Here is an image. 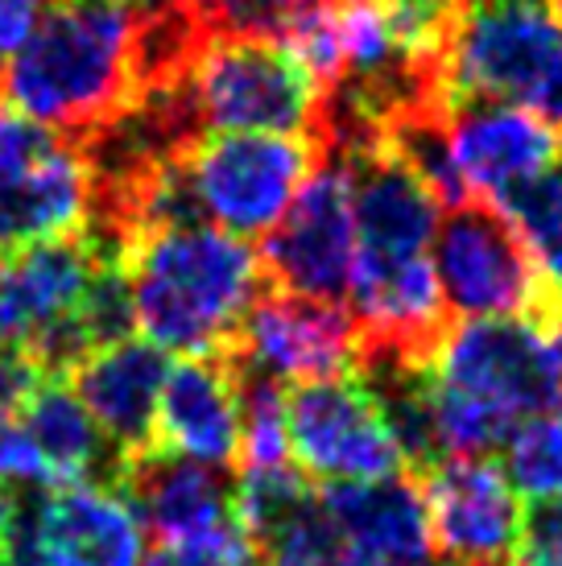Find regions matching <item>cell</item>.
<instances>
[{
	"mask_svg": "<svg viewBox=\"0 0 562 566\" xmlns=\"http://www.w3.org/2000/svg\"><path fill=\"white\" fill-rule=\"evenodd\" d=\"M137 4L54 0L0 63V104L71 142H92L137 104Z\"/></svg>",
	"mask_w": 562,
	"mask_h": 566,
	"instance_id": "6da1fadb",
	"label": "cell"
},
{
	"mask_svg": "<svg viewBox=\"0 0 562 566\" xmlns=\"http://www.w3.org/2000/svg\"><path fill=\"white\" fill-rule=\"evenodd\" d=\"M121 265L140 339L174 356H232L240 323L266 290L249 240L216 223H157L125 240Z\"/></svg>",
	"mask_w": 562,
	"mask_h": 566,
	"instance_id": "7a4b0ae2",
	"label": "cell"
},
{
	"mask_svg": "<svg viewBox=\"0 0 562 566\" xmlns=\"http://www.w3.org/2000/svg\"><path fill=\"white\" fill-rule=\"evenodd\" d=\"M443 104L497 99L562 133V21L554 0H464L438 63Z\"/></svg>",
	"mask_w": 562,
	"mask_h": 566,
	"instance_id": "3957f363",
	"label": "cell"
},
{
	"mask_svg": "<svg viewBox=\"0 0 562 566\" xmlns=\"http://www.w3.org/2000/svg\"><path fill=\"white\" fill-rule=\"evenodd\" d=\"M327 158L319 137L294 133H204L178 149V174L204 223L240 240H266Z\"/></svg>",
	"mask_w": 562,
	"mask_h": 566,
	"instance_id": "277c9868",
	"label": "cell"
},
{
	"mask_svg": "<svg viewBox=\"0 0 562 566\" xmlns=\"http://www.w3.org/2000/svg\"><path fill=\"white\" fill-rule=\"evenodd\" d=\"M183 83L199 133H294L323 142V87L281 42L211 33Z\"/></svg>",
	"mask_w": 562,
	"mask_h": 566,
	"instance_id": "5b68a950",
	"label": "cell"
},
{
	"mask_svg": "<svg viewBox=\"0 0 562 566\" xmlns=\"http://www.w3.org/2000/svg\"><path fill=\"white\" fill-rule=\"evenodd\" d=\"M430 380L521 426L562 397V315L464 318L447 327Z\"/></svg>",
	"mask_w": 562,
	"mask_h": 566,
	"instance_id": "8992f818",
	"label": "cell"
},
{
	"mask_svg": "<svg viewBox=\"0 0 562 566\" xmlns=\"http://www.w3.org/2000/svg\"><path fill=\"white\" fill-rule=\"evenodd\" d=\"M435 277L447 315L525 318L562 315L559 294L538 273L504 211L485 199L447 207L435 232Z\"/></svg>",
	"mask_w": 562,
	"mask_h": 566,
	"instance_id": "52a82bcc",
	"label": "cell"
},
{
	"mask_svg": "<svg viewBox=\"0 0 562 566\" xmlns=\"http://www.w3.org/2000/svg\"><path fill=\"white\" fill-rule=\"evenodd\" d=\"M95 174L87 149L0 108V252L87 232Z\"/></svg>",
	"mask_w": 562,
	"mask_h": 566,
	"instance_id": "ba28073f",
	"label": "cell"
},
{
	"mask_svg": "<svg viewBox=\"0 0 562 566\" xmlns=\"http://www.w3.org/2000/svg\"><path fill=\"white\" fill-rule=\"evenodd\" d=\"M285 426L294 468L311 484H368L406 472L402 447L356 373L294 385L285 397Z\"/></svg>",
	"mask_w": 562,
	"mask_h": 566,
	"instance_id": "9c48e42d",
	"label": "cell"
},
{
	"mask_svg": "<svg viewBox=\"0 0 562 566\" xmlns=\"http://www.w3.org/2000/svg\"><path fill=\"white\" fill-rule=\"evenodd\" d=\"M261 273L269 290L314 302H344L356 269V216L352 182L340 154L314 166L290 211L261 244Z\"/></svg>",
	"mask_w": 562,
	"mask_h": 566,
	"instance_id": "30bf717a",
	"label": "cell"
},
{
	"mask_svg": "<svg viewBox=\"0 0 562 566\" xmlns=\"http://www.w3.org/2000/svg\"><path fill=\"white\" fill-rule=\"evenodd\" d=\"M443 566H513L525 551V501L492 459H443L422 475Z\"/></svg>",
	"mask_w": 562,
	"mask_h": 566,
	"instance_id": "8fae6325",
	"label": "cell"
},
{
	"mask_svg": "<svg viewBox=\"0 0 562 566\" xmlns=\"http://www.w3.org/2000/svg\"><path fill=\"white\" fill-rule=\"evenodd\" d=\"M360 331L344 302H314L261 290L240 323L232 360L273 380H327L356 373Z\"/></svg>",
	"mask_w": 562,
	"mask_h": 566,
	"instance_id": "7c38bea8",
	"label": "cell"
},
{
	"mask_svg": "<svg viewBox=\"0 0 562 566\" xmlns=\"http://www.w3.org/2000/svg\"><path fill=\"white\" fill-rule=\"evenodd\" d=\"M443 112H447L451 158L471 199L500 203L509 190L542 178L562 161V133L517 104L455 99L443 104Z\"/></svg>",
	"mask_w": 562,
	"mask_h": 566,
	"instance_id": "4fadbf2b",
	"label": "cell"
},
{
	"mask_svg": "<svg viewBox=\"0 0 562 566\" xmlns=\"http://www.w3.org/2000/svg\"><path fill=\"white\" fill-rule=\"evenodd\" d=\"M170 360L140 335L95 347L75 364V394L112 442L121 463L157 447V401Z\"/></svg>",
	"mask_w": 562,
	"mask_h": 566,
	"instance_id": "5bb4252c",
	"label": "cell"
},
{
	"mask_svg": "<svg viewBox=\"0 0 562 566\" xmlns=\"http://www.w3.org/2000/svg\"><path fill=\"white\" fill-rule=\"evenodd\" d=\"M157 447L216 472L240 459V373L232 356L170 364L157 401Z\"/></svg>",
	"mask_w": 562,
	"mask_h": 566,
	"instance_id": "9a60e30c",
	"label": "cell"
},
{
	"mask_svg": "<svg viewBox=\"0 0 562 566\" xmlns=\"http://www.w3.org/2000/svg\"><path fill=\"white\" fill-rule=\"evenodd\" d=\"M323 509L344 551L373 566H438L422 480L397 472L368 484H327Z\"/></svg>",
	"mask_w": 562,
	"mask_h": 566,
	"instance_id": "2e32d148",
	"label": "cell"
},
{
	"mask_svg": "<svg viewBox=\"0 0 562 566\" xmlns=\"http://www.w3.org/2000/svg\"><path fill=\"white\" fill-rule=\"evenodd\" d=\"M100 252L83 232L0 252V347H25L75 315Z\"/></svg>",
	"mask_w": 562,
	"mask_h": 566,
	"instance_id": "e0dca14e",
	"label": "cell"
},
{
	"mask_svg": "<svg viewBox=\"0 0 562 566\" xmlns=\"http://www.w3.org/2000/svg\"><path fill=\"white\" fill-rule=\"evenodd\" d=\"M116 488L128 492L140 525L157 537L162 551H174L236 517L232 484L223 480V472L174 455L166 447L128 459Z\"/></svg>",
	"mask_w": 562,
	"mask_h": 566,
	"instance_id": "ac0fdd59",
	"label": "cell"
},
{
	"mask_svg": "<svg viewBox=\"0 0 562 566\" xmlns=\"http://www.w3.org/2000/svg\"><path fill=\"white\" fill-rule=\"evenodd\" d=\"M33 509L50 566H137L145 558V525L121 488L63 484L33 496Z\"/></svg>",
	"mask_w": 562,
	"mask_h": 566,
	"instance_id": "d6986e66",
	"label": "cell"
},
{
	"mask_svg": "<svg viewBox=\"0 0 562 566\" xmlns=\"http://www.w3.org/2000/svg\"><path fill=\"white\" fill-rule=\"evenodd\" d=\"M21 422L30 426L33 442L54 475V488L100 484V480L121 484L125 463L112 451V442L104 439L87 406L79 401L75 385H66V377L42 380L21 406Z\"/></svg>",
	"mask_w": 562,
	"mask_h": 566,
	"instance_id": "ffe728a7",
	"label": "cell"
},
{
	"mask_svg": "<svg viewBox=\"0 0 562 566\" xmlns=\"http://www.w3.org/2000/svg\"><path fill=\"white\" fill-rule=\"evenodd\" d=\"M492 207H500L504 220L517 228V237L530 249L538 273L547 277V285L562 302V161L542 178L509 190Z\"/></svg>",
	"mask_w": 562,
	"mask_h": 566,
	"instance_id": "44dd1931",
	"label": "cell"
},
{
	"mask_svg": "<svg viewBox=\"0 0 562 566\" xmlns=\"http://www.w3.org/2000/svg\"><path fill=\"white\" fill-rule=\"evenodd\" d=\"M240 472H257V468H285L294 463L290 455V426H285V389L281 380L240 368Z\"/></svg>",
	"mask_w": 562,
	"mask_h": 566,
	"instance_id": "7402d4cb",
	"label": "cell"
},
{
	"mask_svg": "<svg viewBox=\"0 0 562 566\" xmlns=\"http://www.w3.org/2000/svg\"><path fill=\"white\" fill-rule=\"evenodd\" d=\"M500 451H504V475L525 504H547L562 496V430L550 413L525 418Z\"/></svg>",
	"mask_w": 562,
	"mask_h": 566,
	"instance_id": "603a6c76",
	"label": "cell"
},
{
	"mask_svg": "<svg viewBox=\"0 0 562 566\" xmlns=\"http://www.w3.org/2000/svg\"><path fill=\"white\" fill-rule=\"evenodd\" d=\"M257 554L266 566H327L344 554V542L323 509V496H311L257 537Z\"/></svg>",
	"mask_w": 562,
	"mask_h": 566,
	"instance_id": "cb8c5ba5",
	"label": "cell"
},
{
	"mask_svg": "<svg viewBox=\"0 0 562 566\" xmlns=\"http://www.w3.org/2000/svg\"><path fill=\"white\" fill-rule=\"evenodd\" d=\"M170 563L174 566H261V554H257V542L249 537V530L240 521H223L207 534L190 537L183 546H174Z\"/></svg>",
	"mask_w": 562,
	"mask_h": 566,
	"instance_id": "d4e9b609",
	"label": "cell"
},
{
	"mask_svg": "<svg viewBox=\"0 0 562 566\" xmlns=\"http://www.w3.org/2000/svg\"><path fill=\"white\" fill-rule=\"evenodd\" d=\"M0 484L4 488H54L46 459L33 442L21 413H0Z\"/></svg>",
	"mask_w": 562,
	"mask_h": 566,
	"instance_id": "484cf974",
	"label": "cell"
},
{
	"mask_svg": "<svg viewBox=\"0 0 562 566\" xmlns=\"http://www.w3.org/2000/svg\"><path fill=\"white\" fill-rule=\"evenodd\" d=\"M4 546V566H50L46 546H42V534H38V509L33 501H17L13 525L0 537Z\"/></svg>",
	"mask_w": 562,
	"mask_h": 566,
	"instance_id": "4316f807",
	"label": "cell"
},
{
	"mask_svg": "<svg viewBox=\"0 0 562 566\" xmlns=\"http://www.w3.org/2000/svg\"><path fill=\"white\" fill-rule=\"evenodd\" d=\"M50 4L54 0H0V63L30 42Z\"/></svg>",
	"mask_w": 562,
	"mask_h": 566,
	"instance_id": "83f0119b",
	"label": "cell"
},
{
	"mask_svg": "<svg viewBox=\"0 0 562 566\" xmlns=\"http://www.w3.org/2000/svg\"><path fill=\"white\" fill-rule=\"evenodd\" d=\"M525 546L562 554V496H554L547 504H533L530 521H525Z\"/></svg>",
	"mask_w": 562,
	"mask_h": 566,
	"instance_id": "f1b7e54d",
	"label": "cell"
},
{
	"mask_svg": "<svg viewBox=\"0 0 562 566\" xmlns=\"http://www.w3.org/2000/svg\"><path fill=\"white\" fill-rule=\"evenodd\" d=\"M513 566H562V554L554 551H538V546H525V551L517 554Z\"/></svg>",
	"mask_w": 562,
	"mask_h": 566,
	"instance_id": "f546056e",
	"label": "cell"
},
{
	"mask_svg": "<svg viewBox=\"0 0 562 566\" xmlns=\"http://www.w3.org/2000/svg\"><path fill=\"white\" fill-rule=\"evenodd\" d=\"M13 513H17V496L0 484V537H4V530H9V525H13Z\"/></svg>",
	"mask_w": 562,
	"mask_h": 566,
	"instance_id": "4dcf8cb0",
	"label": "cell"
},
{
	"mask_svg": "<svg viewBox=\"0 0 562 566\" xmlns=\"http://www.w3.org/2000/svg\"><path fill=\"white\" fill-rule=\"evenodd\" d=\"M327 566H373V563H364V558H356V554H352V551H344V554H340V558H331Z\"/></svg>",
	"mask_w": 562,
	"mask_h": 566,
	"instance_id": "1f68e13d",
	"label": "cell"
},
{
	"mask_svg": "<svg viewBox=\"0 0 562 566\" xmlns=\"http://www.w3.org/2000/svg\"><path fill=\"white\" fill-rule=\"evenodd\" d=\"M137 566H174V563H170V554L166 551H157V554H145Z\"/></svg>",
	"mask_w": 562,
	"mask_h": 566,
	"instance_id": "d6a6232c",
	"label": "cell"
},
{
	"mask_svg": "<svg viewBox=\"0 0 562 566\" xmlns=\"http://www.w3.org/2000/svg\"><path fill=\"white\" fill-rule=\"evenodd\" d=\"M550 418H554V422H559V430H562V397L554 401V409H550Z\"/></svg>",
	"mask_w": 562,
	"mask_h": 566,
	"instance_id": "836d02e7",
	"label": "cell"
},
{
	"mask_svg": "<svg viewBox=\"0 0 562 566\" xmlns=\"http://www.w3.org/2000/svg\"><path fill=\"white\" fill-rule=\"evenodd\" d=\"M554 13H559V21H562V0H554Z\"/></svg>",
	"mask_w": 562,
	"mask_h": 566,
	"instance_id": "e575fe53",
	"label": "cell"
},
{
	"mask_svg": "<svg viewBox=\"0 0 562 566\" xmlns=\"http://www.w3.org/2000/svg\"><path fill=\"white\" fill-rule=\"evenodd\" d=\"M125 4H140V0H125Z\"/></svg>",
	"mask_w": 562,
	"mask_h": 566,
	"instance_id": "d590c367",
	"label": "cell"
},
{
	"mask_svg": "<svg viewBox=\"0 0 562 566\" xmlns=\"http://www.w3.org/2000/svg\"><path fill=\"white\" fill-rule=\"evenodd\" d=\"M0 566H4V554H0Z\"/></svg>",
	"mask_w": 562,
	"mask_h": 566,
	"instance_id": "8d00e7d4",
	"label": "cell"
},
{
	"mask_svg": "<svg viewBox=\"0 0 562 566\" xmlns=\"http://www.w3.org/2000/svg\"><path fill=\"white\" fill-rule=\"evenodd\" d=\"M195 4H204V0H195Z\"/></svg>",
	"mask_w": 562,
	"mask_h": 566,
	"instance_id": "74e56055",
	"label": "cell"
}]
</instances>
